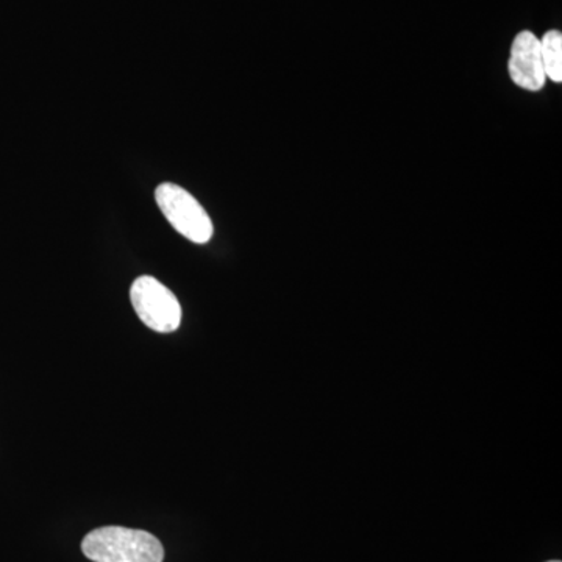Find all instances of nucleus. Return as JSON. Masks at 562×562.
I'll return each mask as SVG.
<instances>
[{"label": "nucleus", "instance_id": "1", "mask_svg": "<svg viewBox=\"0 0 562 562\" xmlns=\"http://www.w3.org/2000/svg\"><path fill=\"white\" fill-rule=\"evenodd\" d=\"M85 557L92 562H162L165 549L150 532L102 527L85 536Z\"/></svg>", "mask_w": 562, "mask_h": 562}, {"label": "nucleus", "instance_id": "2", "mask_svg": "<svg viewBox=\"0 0 562 562\" xmlns=\"http://www.w3.org/2000/svg\"><path fill=\"white\" fill-rule=\"evenodd\" d=\"M158 206L166 220L184 238L206 244L213 238V222L194 195L176 183H161L155 191Z\"/></svg>", "mask_w": 562, "mask_h": 562}, {"label": "nucleus", "instance_id": "3", "mask_svg": "<svg viewBox=\"0 0 562 562\" xmlns=\"http://www.w3.org/2000/svg\"><path fill=\"white\" fill-rule=\"evenodd\" d=\"M131 299L140 322L150 330L172 333L180 327L181 305L179 299L161 281L149 276L139 277L133 281Z\"/></svg>", "mask_w": 562, "mask_h": 562}, {"label": "nucleus", "instance_id": "4", "mask_svg": "<svg viewBox=\"0 0 562 562\" xmlns=\"http://www.w3.org/2000/svg\"><path fill=\"white\" fill-rule=\"evenodd\" d=\"M509 76L517 87L527 91H541L546 87L541 41L535 33L525 31L514 38L509 57Z\"/></svg>", "mask_w": 562, "mask_h": 562}, {"label": "nucleus", "instance_id": "5", "mask_svg": "<svg viewBox=\"0 0 562 562\" xmlns=\"http://www.w3.org/2000/svg\"><path fill=\"white\" fill-rule=\"evenodd\" d=\"M541 41L543 70L547 79L561 83L562 81V35L560 31H550Z\"/></svg>", "mask_w": 562, "mask_h": 562}, {"label": "nucleus", "instance_id": "6", "mask_svg": "<svg viewBox=\"0 0 562 562\" xmlns=\"http://www.w3.org/2000/svg\"><path fill=\"white\" fill-rule=\"evenodd\" d=\"M549 562H561V561H549Z\"/></svg>", "mask_w": 562, "mask_h": 562}]
</instances>
